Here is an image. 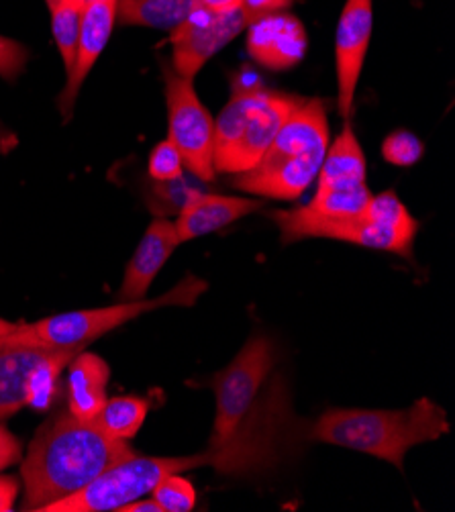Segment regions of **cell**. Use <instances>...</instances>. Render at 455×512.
Returning <instances> with one entry per match:
<instances>
[{"mask_svg":"<svg viewBox=\"0 0 455 512\" xmlns=\"http://www.w3.org/2000/svg\"><path fill=\"white\" fill-rule=\"evenodd\" d=\"M449 433L441 404L423 396L400 411L376 408H331L307 433V439L374 455L402 472L409 449Z\"/></svg>","mask_w":455,"mask_h":512,"instance_id":"7a4b0ae2","label":"cell"},{"mask_svg":"<svg viewBox=\"0 0 455 512\" xmlns=\"http://www.w3.org/2000/svg\"><path fill=\"white\" fill-rule=\"evenodd\" d=\"M180 245L174 221L158 217L151 223L139 241L133 258L127 264L123 284L117 292L119 302H137L147 298L149 286L154 284L156 276L164 264L172 258L174 249Z\"/></svg>","mask_w":455,"mask_h":512,"instance_id":"e0dca14e","label":"cell"},{"mask_svg":"<svg viewBox=\"0 0 455 512\" xmlns=\"http://www.w3.org/2000/svg\"><path fill=\"white\" fill-rule=\"evenodd\" d=\"M45 3H47V9H52V7H56L60 3V0H45Z\"/></svg>","mask_w":455,"mask_h":512,"instance_id":"836d02e7","label":"cell"},{"mask_svg":"<svg viewBox=\"0 0 455 512\" xmlns=\"http://www.w3.org/2000/svg\"><path fill=\"white\" fill-rule=\"evenodd\" d=\"M131 455L135 449L127 441L109 437L94 421L76 419L66 408L41 425L29 445L21 464V508L41 512Z\"/></svg>","mask_w":455,"mask_h":512,"instance_id":"6da1fadb","label":"cell"},{"mask_svg":"<svg viewBox=\"0 0 455 512\" xmlns=\"http://www.w3.org/2000/svg\"><path fill=\"white\" fill-rule=\"evenodd\" d=\"M3 137H5V129H3V125H0V145H3Z\"/></svg>","mask_w":455,"mask_h":512,"instance_id":"e575fe53","label":"cell"},{"mask_svg":"<svg viewBox=\"0 0 455 512\" xmlns=\"http://www.w3.org/2000/svg\"><path fill=\"white\" fill-rule=\"evenodd\" d=\"M86 3H88V0H86Z\"/></svg>","mask_w":455,"mask_h":512,"instance_id":"d590c367","label":"cell"},{"mask_svg":"<svg viewBox=\"0 0 455 512\" xmlns=\"http://www.w3.org/2000/svg\"><path fill=\"white\" fill-rule=\"evenodd\" d=\"M198 0H117V23L174 31Z\"/></svg>","mask_w":455,"mask_h":512,"instance_id":"d6986e66","label":"cell"},{"mask_svg":"<svg viewBox=\"0 0 455 512\" xmlns=\"http://www.w3.org/2000/svg\"><path fill=\"white\" fill-rule=\"evenodd\" d=\"M29 58V49L23 43L0 35V78L15 82L25 72Z\"/></svg>","mask_w":455,"mask_h":512,"instance_id":"484cf974","label":"cell"},{"mask_svg":"<svg viewBox=\"0 0 455 512\" xmlns=\"http://www.w3.org/2000/svg\"><path fill=\"white\" fill-rule=\"evenodd\" d=\"M200 190H194L190 184L184 182V176L176 178V180H168V182H154L151 184L147 204L154 209L160 217L168 215V213H180V209L186 204V200L190 196H194Z\"/></svg>","mask_w":455,"mask_h":512,"instance_id":"603a6c76","label":"cell"},{"mask_svg":"<svg viewBox=\"0 0 455 512\" xmlns=\"http://www.w3.org/2000/svg\"><path fill=\"white\" fill-rule=\"evenodd\" d=\"M366 172L364 149L353 127L345 123L339 137L329 143L317 174V190L305 207L319 215L362 213L372 200Z\"/></svg>","mask_w":455,"mask_h":512,"instance_id":"30bf717a","label":"cell"},{"mask_svg":"<svg viewBox=\"0 0 455 512\" xmlns=\"http://www.w3.org/2000/svg\"><path fill=\"white\" fill-rule=\"evenodd\" d=\"M19 496V480L15 476H0V512H11Z\"/></svg>","mask_w":455,"mask_h":512,"instance_id":"f546056e","label":"cell"},{"mask_svg":"<svg viewBox=\"0 0 455 512\" xmlns=\"http://www.w3.org/2000/svg\"><path fill=\"white\" fill-rule=\"evenodd\" d=\"M300 96L262 88L231 94L215 121V172L243 174L270 149Z\"/></svg>","mask_w":455,"mask_h":512,"instance_id":"52a82bcc","label":"cell"},{"mask_svg":"<svg viewBox=\"0 0 455 512\" xmlns=\"http://www.w3.org/2000/svg\"><path fill=\"white\" fill-rule=\"evenodd\" d=\"M149 413V402L139 396H115L107 398L94 417V423L109 437L129 441L133 439Z\"/></svg>","mask_w":455,"mask_h":512,"instance_id":"ffe728a7","label":"cell"},{"mask_svg":"<svg viewBox=\"0 0 455 512\" xmlns=\"http://www.w3.org/2000/svg\"><path fill=\"white\" fill-rule=\"evenodd\" d=\"M15 327H17L15 323H9V321H5V319H0V337L7 335V333H11Z\"/></svg>","mask_w":455,"mask_h":512,"instance_id":"d6a6232c","label":"cell"},{"mask_svg":"<svg viewBox=\"0 0 455 512\" xmlns=\"http://www.w3.org/2000/svg\"><path fill=\"white\" fill-rule=\"evenodd\" d=\"M117 512H164V510L154 498H151V500H141L139 498V500H133V502L121 506Z\"/></svg>","mask_w":455,"mask_h":512,"instance_id":"4dcf8cb0","label":"cell"},{"mask_svg":"<svg viewBox=\"0 0 455 512\" xmlns=\"http://www.w3.org/2000/svg\"><path fill=\"white\" fill-rule=\"evenodd\" d=\"M249 23L251 19L243 7L217 13L198 5L174 31H170V66L176 74L194 80L205 64L213 60L237 35H241Z\"/></svg>","mask_w":455,"mask_h":512,"instance_id":"8fae6325","label":"cell"},{"mask_svg":"<svg viewBox=\"0 0 455 512\" xmlns=\"http://www.w3.org/2000/svg\"><path fill=\"white\" fill-rule=\"evenodd\" d=\"M209 284L188 274L172 290L158 298H145L137 302H117L105 309L74 311L41 319L29 325H17L11 333L0 337V345H31V347H80L84 349L94 339L162 306H192Z\"/></svg>","mask_w":455,"mask_h":512,"instance_id":"8992f818","label":"cell"},{"mask_svg":"<svg viewBox=\"0 0 455 512\" xmlns=\"http://www.w3.org/2000/svg\"><path fill=\"white\" fill-rule=\"evenodd\" d=\"M115 25H117V0H88L82 15L74 66L68 72L62 94L58 96V107L66 123L72 119L78 94L88 74L92 72L94 64L98 62L100 54L105 51Z\"/></svg>","mask_w":455,"mask_h":512,"instance_id":"4fadbf2b","label":"cell"},{"mask_svg":"<svg viewBox=\"0 0 455 512\" xmlns=\"http://www.w3.org/2000/svg\"><path fill=\"white\" fill-rule=\"evenodd\" d=\"M200 7H205L209 11L225 13V11H235L241 7V0H198Z\"/></svg>","mask_w":455,"mask_h":512,"instance_id":"1f68e13d","label":"cell"},{"mask_svg":"<svg viewBox=\"0 0 455 512\" xmlns=\"http://www.w3.org/2000/svg\"><path fill=\"white\" fill-rule=\"evenodd\" d=\"M231 94H245V92H256V90H262L266 88L260 74L254 72V70H239L235 76H233V82H231Z\"/></svg>","mask_w":455,"mask_h":512,"instance_id":"f1b7e54d","label":"cell"},{"mask_svg":"<svg viewBox=\"0 0 455 512\" xmlns=\"http://www.w3.org/2000/svg\"><path fill=\"white\" fill-rule=\"evenodd\" d=\"M147 174L154 182H168L184 176L182 156L170 139L160 141L154 149H151V156L147 162Z\"/></svg>","mask_w":455,"mask_h":512,"instance_id":"d4e9b609","label":"cell"},{"mask_svg":"<svg viewBox=\"0 0 455 512\" xmlns=\"http://www.w3.org/2000/svg\"><path fill=\"white\" fill-rule=\"evenodd\" d=\"M168 139L180 151L184 168L202 182H211L215 172V121L196 94L194 80L164 64Z\"/></svg>","mask_w":455,"mask_h":512,"instance_id":"9c48e42d","label":"cell"},{"mask_svg":"<svg viewBox=\"0 0 455 512\" xmlns=\"http://www.w3.org/2000/svg\"><path fill=\"white\" fill-rule=\"evenodd\" d=\"M84 7H86V0H60L56 7L49 9V15H52L54 41L58 45L62 62L66 66V74L74 66Z\"/></svg>","mask_w":455,"mask_h":512,"instance_id":"44dd1931","label":"cell"},{"mask_svg":"<svg viewBox=\"0 0 455 512\" xmlns=\"http://www.w3.org/2000/svg\"><path fill=\"white\" fill-rule=\"evenodd\" d=\"M329 143L325 100L300 98L264 158L251 170L233 176V186L258 198L296 200L317 180Z\"/></svg>","mask_w":455,"mask_h":512,"instance_id":"277c9868","label":"cell"},{"mask_svg":"<svg viewBox=\"0 0 455 512\" xmlns=\"http://www.w3.org/2000/svg\"><path fill=\"white\" fill-rule=\"evenodd\" d=\"M276 349L264 335L251 337L233 362L215 374V423L207 449H225L237 439L260 437L276 429L272 413L286 390L272 376Z\"/></svg>","mask_w":455,"mask_h":512,"instance_id":"3957f363","label":"cell"},{"mask_svg":"<svg viewBox=\"0 0 455 512\" xmlns=\"http://www.w3.org/2000/svg\"><path fill=\"white\" fill-rule=\"evenodd\" d=\"M374 29V0H345L335 31L337 109L349 121Z\"/></svg>","mask_w":455,"mask_h":512,"instance_id":"7c38bea8","label":"cell"},{"mask_svg":"<svg viewBox=\"0 0 455 512\" xmlns=\"http://www.w3.org/2000/svg\"><path fill=\"white\" fill-rule=\"evenodd\" d=\"M247 51L260 66L282 72L298 66L307 54L309 37L298 17L282 11L249 23Z\"/></svg>","mask_w":455,"mask_h":512,"instance_id":"5bb4252c","label":"cell"},{"mask_svg":"<svg viewBox=\"0 0 455 512\" xmlns=\"http://www.w3.org/2000/svg\"><path fill=\"white\" fill-rule=\"evenodd\" d=\"M425 153L423 141L411 131H394L382 143V156L388 164L398 168L415 166Z\"/></svg>","mask_w":455,"mask_h":512,"instance_id":"cb8c5ba5","label":"cell"},{"mask_svg":"<svg viewBox=\"0 0 455 512\" xmlns=\"http://www.w3.org/2000/svg\"><path fill=\"white\" fill-rule=\"evenodd\" d=\"M151 498L162 506L164 512H190L196 506V490L192 482L180 474L164 476L151 490Z\"/></svg>","mask_w":455,"mask_h":512,"instance_id":"7402d4cb","label":"cell"},{"mask_svg":"<svg viewBox=\"0 0 455 512\" xmlns=\"http://www.w3.org/2000/svg\"><path fill=\"white\" fill-rule=\"evenodd\" d=\"M111 370L103 357L80 351L68 364V411L82 421H94L107 402Z\"/></svg>","mask_w":455,"mask_h":512,"instance_id":"ac0fdd59","label":"cell"},{"mask_svg":"<svg viewBox=\"0 0 455 512\" xmlns=\"http://www.w3.org/2000/svg\"><path fill=\"white\" fill-rule=\"evenodd\" d=\"M270 219L278 225L284 245L302 239H335L388 251L404 260H413V245L419 233V221L394 190L372 194L362 213L319 215L307 207H298L272 211Z\"/></svg>","mask_w":455,"mask_h":512,"instance_id":"5b68a950","label":"cell"},{"mask_svg":"<svg viewBox=\"0 0 455 512\" xmlns=\"http://www.w3.org/2000/svg\"><path fill=\"white\" fill-rule=\"evenodd\" d=\"M217 455L207 449L196 455L182 457H141L131 455L113 468L105 470L80 492L62 498L54 504H47L41 512H107L119 510L121 506L139 500L168 474H182L188 470L215 468Z\"/></svg>","mask_w":455,"mask_h":512,"instance_id":"ba28073f","label":"cell"},{"mask_svg":"<svg viewBox=\"0 0 455 512\" xmlns=\"http://www.w3.org/2000/svg\"><path fill=\"white\" fill-rule=\"evenodd\" d=\"M264 209L262 198H239L196 192L186 200L174 221L180 243L217 233L239 219Z\"/></svg>","mask_w":455,"mask_h":512,"instance_id":"2e32d148","label":"cell"},{"mask_svg":"<svg viewBox=\"0 0 455 512\" xmlns=\"http://www.w3.org/2000/svg\"><path fill=\"white\" fill-rule=\"evenodd\" d=\"M66 349L72 347L0 345V421L13 417L29 404L37 374Z\"/></svg>","mask_w":455,"mask_h":512,"instance_id":"9a60e30c","label":"cell"},{"mask_svg":"<svg viewBox=\"0 0 455 512\" xmlns=\"http://www.w3.org/2000/svg\"><path fill=\"white\" fill-rule=\"evenodd\" d=\"M19 459H21L19 439L13 433H9L5 427H0V472L17 464Z\"/></svg>","mask_w":455,"mask_h":512,"instance_id":"83f0119b","label":"cell"},{"mask_svg":"<svg viewBox=\"0 0 455 512\" xmlns=\"http://www.w3.org/2000/svg\"><path fill=\"white\" fill-rule=\"evenodd\" d=\"M292 3L294 0H241V7L247 13V17L251 19V23H254L260 17L288 11L292 7Z\"/></svg>","mask_w":455,"mask_h":512,"instance_id":"4316f807","label":"cell"}]
</instances>
